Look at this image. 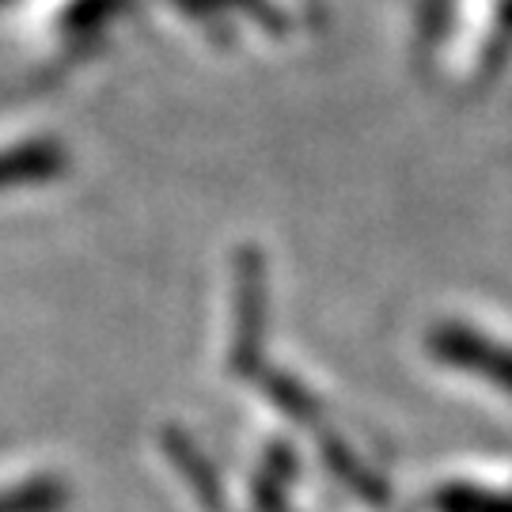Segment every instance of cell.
I'll list each match as a JSON object with an SVG mask.
<instances>
[{"instance_id":"obj_1","label":"cell","mask_w":512,"mask_h":512,"mask_svg":"<svg viewBox=\"0 0 512 512\" xmlns=\"http://www.w3.org/2000/svg\"><path fill=\"white\" fill-rule=\"evenodd\" d=\"M429 349L440 365L459 368L467 376H478L490 387L512 395V346L497 342L494 334H482L463 323H448L429 334Z\"/></svg>"},{"instance_id":"obj_2","label":"cell","mask_w":512,"mask_h":512,"mask_svg":"<svg viewBox=\"0 0 512 512\" xmlns=\"http://www.w3.org/2000/svg\"><path fill=\"white\" fill-rule=\"evenodd\" d=\"M262 315H266L262 255L247 247L236 258V342H232V368L236 372H255L258 346H262Z\"/></svg>"},{"instance_id":"obj_3","label":"cell","mask_w":512,"mask_h":512,"mask_svg":"<svg viewBox=\"0 0 512 512\" xmlns=\"http://www.w3.org/2000/svg\"><path fill=\"white\" fill-rule=\"evenodd\" d=\"M65 167V148L54 141H31V145H16L0 152V186H23L54 179Z\"/></svg>"},{"instance_id":"obj_4","label":"cell","mask_w":512,"mask_h":512,"mask_svg":"<svg viewBox=\"0 0 512 512\" xmlns=\"http://www.w3.org/2000/svg\"><path fill=\"white\" fill-rule=\"evenodd\" d=\"M65 501V486L57 478L23 482L0 494V512H57Z\"/></svg>"},{"instance_id":"obj_5","label":"cell","mask_w":512,"mask_h":512,"mask_svg":"<svg viewBox=\"0 0 512 512\" xmlns=\"http://www.w3.org/2000/svg\"><path fill=\"white\" fill-rule=\"evenodd\" d=\"M440 512H512V494H494L471 482H452L437 494Z\"/></svg>"}]
</instances>
